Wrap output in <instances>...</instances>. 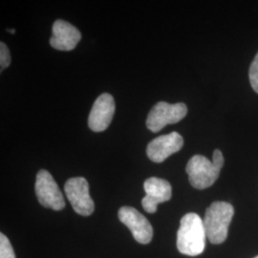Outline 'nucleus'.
<instances>
[{"mask_svg":"<svg viewBox=\"0 0 258 258\" xmlns=\"http://www.w3.org/2000/svg\"><path fill=\"white\" fill-rule=\"evenodd\" d=\"M233 214V207L227 202H213L207 209L204 227L207 237L212 244H221L227 239Z\"/></svg>","mask_w":258,"mask_h":258,"instance_id":"obj_2","label":"nucleus"},{"mask_svg":"<svg viewBox=\"0 0 258 258\" xmlns=\"http://www.w3.org/2000/svg\"><path fill=\"white\" fill-rule=\"evenodd\" d=\"M146 196L142 199V206L148 213L156 212L158 205L170 200L172 188L170 184L164 179L150 177L144 183Z\"/></svg>","mask_w":258,"mask_h":258,"instance_id":"obj_8","label":"nucleus"},{"mask_svg":"<svg viewBox=\"0 0 258 258\" xmlns=\"http://www.w3.org/2000/svg\"><path fill=\"white\" fill-rule=\"evenodd\" d=\"M35 190L38 202L44 208L54 211H61L64 209L63 195L49 171L45 169L38 171Z\"/></svg>","mask_w":258,"mask_h":258,"instance_id":"obj_5","label":"nucleus"},{"mask_svg":"<svg viewBox=\"0 0 258 258\" xmlns=\"http://www.w3.org/2000/svg\"><path fill=\"white\" fill-rule=\"evenodd\" d=\"M64 190L75 212L83 216L92 214L95 205L89 194V184L85 178H70L65 183Z\"/></svg>","mask_w":258,"mask_h":258,"instance_id":"obj_6","label":"nucleus"},{"mask_svg":"<svg viewBox=\"0 0 258 258\" xmlns=\"http://www.w3.org/2000/svg\"><path fill=\"white\" fill-rule=\"evenodd\" d=\"M82 39L81 32L69 22L57 19L53 24L50 44L59 51H71Z\"/></svg>","mask_w":258,"mask_h":258,"instance_id":"obj_11","label":"nucleus"},{"mask_svg":"<svg viewBox=\"0 0 258 258\" xmlns=\"http://www.w3.org/2000/svg\"><path fill=\"white\" fill-rule=\"evenodd\" d=\"M118 216L120 221L124 224L133 237L141 244H148L153 237V229L148 219L132 207H121Z\"/></svg>","mask_w":258,"mask_h":258,"instance_id":"obj_7","label":"nucleus"},{"mask_svg":"<svg viewBox=\"0 0 258 258\" xmlns=\"http://www.w3.org/2000/svg\"><path fill=\"white\" fill-rule=\"evenodd\" d=\"M212 163L215 166L221 169L222 166L224 165V157L221 151L219 149H215L212 156Z\"/></svg>","mask_w":258,"mask_h":258,"instance_id":"obj_15","label":"nucleus"},{"mask_svg":"<svg viewBox=\"0 0 258 258\" xmlns=\"http://www.w3.org/2000/svg\"><path fill=\"white\" fill-rule=\"evenodd\" d=\"M189 183L197 189H205L215 183L220 175V168L214 166L207 157L194 155L185 167Z\"/></svg>","mask_w":258,"mask_h":258,"instance_id":"obj_4","label":"nucleus"},{"mask_svg":"<svg viewBox=\"0 0 258 258\" xmlns=\"http://www.w3.org/2000/svg\"><path fill=\"white\" fill-rule=\"evenodd\" d=\"M0 258H16L9 239L3 233L0 234Z\"/></svg>","mask_w":258,"mask_h":258,"instance_id":"obj_12","label":"nucleus"},{"mask_svg":"<svg viewBox=\"0 0 258 258\" xmlns=\"http://www.w3.org/2000/svg\"><path fill=\"white\" fill-rule=\"evenodd\" d=\"M187 114V107L183 102L170 104L168 102L156 103L148 113L147 127L151 132L157 133L167 124L176 123L183 120Z\"/></svg>","mask_w":258,"mask_h":258,"instance_id":"obj_3","label":"nucleus"},{"mask_svg":"<svg viewBox=\"0 0 258 258\" xmlns=\"http://www.w3.org/2000/svg\"><path fill=\"white\" fill-rule=\"evenodd\" d=\"M207 233L201 217L194 213H187L180 222L177 232V249L184 255L196 256L201 254L206 247Z\"/></svg>","mask_w":258,"mask_h":258,"instance_id":"obj_1","label":"nucleus"},{"mask_svg":"<svg viewBox=\"0 0 258 258\" xmlns=\"http://www.w3.org/2000/svg\"><path fill=\"white\" fill-rule=\"evenodd\" d=\"M7 31L10 32V33H12V34H14V33H15V30H14V29H7Z\"/></svg>","mask_w":258,"mask_h":258,"instance_id":"obj_16","label":"nucleus"},{"mask_svg":"<svg viewBox=\"0 0 258 258\" xmlns=\"http://www.w3.org/2000/svg\"><path fill=\"white\" fill-rule=\"evenodd\" d=\"M11 63V55L9 49L4 42L0 43V68L1 71L6 69Z\"/></svg>","mask_w":258,"mask_h":258,"instance_id":"obj_14","label":"nucleus"},{"mask_svg":"<svg viewBox=\"0 0 258 258\" xmlns=\"http://www.w3.org/2000/svg\"><path fill=\"white\" fill-rule=\"evenodd\" d=\"M249 78L252 89L258 94V53L249 66Z\"/></svg>","mask_w":258,"mask_h":258,"instance_id":"obj_13","label":"nucleus"},{"mask_svg":"<svg viewBox=\"0 0 258 258\" xmlns=\"http://www.w3.org/2000/svg\"><path fill=\"white\" fill-rule=\"evenodd\" d=\"M183 146V137L177 132H172L152 140L148 145L147 154L152 162L162 163L170 155L181 150Z\"/></svg>","mask_w":258,"mask_h":258,"instance_id":"obj_9","label":"nucleus"},{"mask_svg":"<svg viewBox=\"0 0 258 258\" xmlns=\"http://www.w3.org/2000/svg\"><path fill=\"white\" fill-rule=\"evenodd\" d=\"M115 113V101L108 93H103L95 101L88 117V126L94 132H102L109 126Z\"/></svg>","mask_w":258,"mask_h":258,"instance_id":"obj_10","label":"nucleus"},{"mask_svg":"<svg viewBox=\"0 0 258 258\" xmlns=\"http://www.w3.org/2000/svg\"><path fill=\"white\" fill-rule=\"evenodd\" d=\"M253 258H258V255H257V256H255V257H253Z\"/></svg>","mask_w":258,"mask_h":258,"instance_id":"obj_17","label":"nucleus"}]
</instances>
